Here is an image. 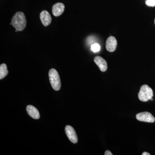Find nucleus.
Returning a JSON list of instances; mask_svg holds the SVG:
<instances>
[{"instance_id":"1","label":"nucleus","mask_w":155,"mask_h":155,"mask_svg":"<svg viewBox=\"0 0 155 155\" xmlns=\"http://www.w3.org/2000/svg\"><path fill=\"white\" fill-rule=\"evenodd\" d=\"M12 25L18 31H22L26 26V20L24 13L17 12L14 14L11 20Z\"/></svg>"},{"instance_id":"2","label":"nucleus","mask_w":155,"mask_h":155,"mask_svg":"<svg viewBox=\"0 0 155 155\" xmlns=\"http://www.w3.org/2000/svg\"><path fill=\"white\" fill-rule=\"evenodd\" d=\"M49 77L52 87L54 90L59 91L61 86V79L58 71L54 69H50Z\"/></svg>"},{"instance_id":"3","label":"nucleus","mask_w":155,"mask_h":155,"mask_svg":"<svg viewBox=\"0 0 155 155\" xmlns=\"http://www.w3.org/2000/svg\"><path fill=\"white\" fill-rule=\"evenodd\" d=\"M139 99L142 102H147L152 98L153 94V90L147 84H144L140 87L138 93Z\"/></svg>"},{"instance_id":"4","label":"nucleus","mask_w":155,"mask_h":155,"mask_svg":"<svg viewBox=\"0 0 155 155\" xmlns=\"http://www.w3.org/2000/svg\"><path fill=\"white\" fill-rule=\"evenodd\" d=\"M136 119L140 122L153 123L155 121V118L149 112H144L139 113L136 115Z\"/></svg>"},{"instance_id":"5","label":"nucleus","mask_w":155,"mask_h":155,"mask_svg":"<svg viewBox=\"0 0 155 155\" xmlns=\"http://www.w3.org/2000/svg\"><path fill=\"white\" fill-rule=\"evenodd\" d=\"M65 132L70 141L73 143H77L78 138L76 132L73 127L70 125H67L65 127Z\"/></svg>"},{"instance_id":"6","label":"nucleus","mask_w":155,"mask_h":155,"mask_svg":"<svg viewBox=\"0 0 155 155\" xmlns=\"http://www.w3.org/2000/svg\"><path fill=\"white\" fill-rule=\"evenodd\" d=\"M117 42L116 38L114 36H110L107 39L106 48L108 51L113 52L116 49Z\"/></svg>"},{"instance_id":"7","label":"nucleus","mask_w":155,"mask_h":155,"mask_svg":"<svg viewBox=\"0 0 155 155\" xmlns=\"http://www.w3.org/2000/svg\"><path fill=\"white\" fill-rule=\"evenodd\" d=\"M40 18L43 25L45 26H47L51 24L52 18L50 13L48 11H42L40 14Z\"/></svg>"},{"instance_id":"8","label":"nucleus","mask_w":155,"mask_h":155,"mask_svg":"<svg viewBox=\"0 0 155 155\" xmlns=\"http://www.w3.org/2000/svg\"><path fill=\"white\" fill-rule=\"evenodd\" d=\"M94 62L101 71L105 72L107 69V64L104 58L100 56H96L94 58Z\"/></svg>"},{"instance_id":"9","label":"nucleus","mask_w":155,"mask_h":155,"mask_svg":"<svg viewBox=\"0 0 155 155\" xmlns=\"http://www.w3.org/2000/svg\"><path fill=\"white\" fill-rule=\"evenodd\" d=\"M65 5L62 3H57L53 5L52 12L55 17H59L64 13Z\"/></svg>"},{"instance_id":"10","label":"nucleus","mask_w":155,"mask_h":155,"mask_svg":"<svg viewBox=\"0 0 155 155\" xmlns=\"http://www.w3.org/2000/svg\"><path fill=\"white\" fill-rule=\"evenodd\" d=\"M26 110L27 113L29 116L34 119H39L40 116L38 110L36 108L32 105H28L26 107Z\"/></svg>"},{"instance_id":"11","label":"nucleus","mask_w":155,"mask_h":155,"mask_svg":"<svg viewBox=\"0 0 155 155\" xmlns=\"http://www.w3.org/2000/svg\"><path fill=\"white\" fill-rule=\"evenodd\" d=\"M8 73L7 66L5 64H2L0 66V79H3Z\"/></svg>"},{"instance_id":"12","label":"nucleus","mask_w":155,"mask_h":155,"mask_svg":"<svg viewBox=\"0 0 155 155\" xmlns=\"http://www.w3.org/2000/svg\"><path fill=\"white\" fill-rule=\"evenodd\" d=\"M100 48H101V47H100V45L98 44L94 43L91 45V51L94 52H97L100 51Z\"/></svg>"},{"instance_id":"13","label":"nucleus","mask_w":155,"mask_h":155,"mask_svg":"<svg viewBox=\"0 0 155 155\" xmlns=\"http://www.w3.org/2000/svg\"><path fill=\"white\" fill-rule=\"evenodd\" d=\"M146 4L149 7H154L155 6V0H146Z\"/></svg>"},{"instance_id":"14","label":"nucleus","mask_w":155,"mask_h":155,"mask_svg":"<svg viewBox=\"0 0 155 155\" xmlns=\"http://www.w3.org/2000/svg\"><path fill=\"white\" fill-rule=\"evenodd\" d=\"M105 155H113V153L111 152L110 151L107 150L104 153Z\"/></svg>"},{"instance_id":"15","label":"nucleus","mask_w":155,"mask_h":155,"mask_svg":"<svg viewBox=\"0 0 155 155\" xmlns=\"http://www.w3.org/2000/svg\"><path fill=\"white\" fill-rule=\"evenodd\" d=\"M150 154L149 153L147 152H144L142 154V155H150Z\"/></svg>"},{"instance_id":"16","label":"nucleus","mask_w":155,"mask_h":155,"mask_svg":"<svg viewBox=\"0 0 155 155\" xmlns=\"http://www.w3.org/2000/svg\"><path fill=\"white\" fill-rule=\"evenodd\" d=\"M151 101H153V99L152 98H151L150 99Z\"/></svg>"},{"instance_id":"17","label":"nucleus","mask_w":155,"mask_h":155,"mask_svg":"<svg viewBox=\"0 0 155 155\" xmlns=\"http://www.w3.org/2000/svg\"><path fill=\"white\" fill-rule=\"evenodd\" d=\"M154 23H155V20H154Z\"/></svg>"}]
</instances>
